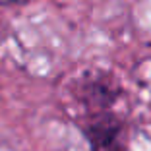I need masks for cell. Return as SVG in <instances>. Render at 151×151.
<instances>
[{
  "label": "cell",
  "instance_id": "3",
  "mask_svg": "<svg viewBox=\"0 0 151 151\" xmlns=\"http://www.w3.org/2000/svg\"><path fill=\"white\" fill-rule=\"evenodd\" d=\"M19 2H27V0H0V4H19Z\"/></svg>",
  "mask_w": 151,
  "mask_h": 151
},
{
  "label": "cell",
  "instance_id": "1",
  "mask_svg": "<svg viewBox=\"0 0 151 151\" xmlns=\"http://www.w3.org/2000/svg\"><path fill=\"white\" fill-rule=\"evenodd\" d=\"M81 124L85 139L91 151H126L122 143L124 136V120L111 111L89 112Z\"/></svg>",
  "mask_w": 151,
  "mask_h": 151
},
{
  "label": "cell",
  "instance_id": "2",
  "mask_svg": "<svg viewBox=\"0 0 151 151\" xmlns=\"http://www.w3.org/2000/svg\"><path fill=\"white\" fill-rule=\"evenodd\" d=\"M120 95V87L112 83L105 76H97V78H89V80L81 81L80 85V103L83 107V114L89 112H99V111H111L114 107L116 99Z\"/></svg>",
  "mask_w": 151,
  "mask_h": 151
}]
</instances>
